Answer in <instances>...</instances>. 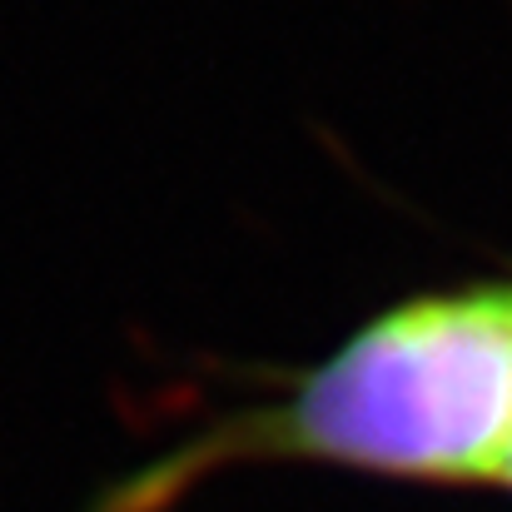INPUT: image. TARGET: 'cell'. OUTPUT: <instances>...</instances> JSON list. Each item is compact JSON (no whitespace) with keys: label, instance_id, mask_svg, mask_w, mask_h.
I'll return each mask as SVG.
<instances>
[{"label":"cell","instance_id":"cell-1","mask_svg":"<svg viewBox=\"0 0 512 512\" xmlns=\"http://www.w3.org/2000/svg\"><path fill=\"white\" fill-rule=\"evenodd\" d=\"M512 438V279L413 294L269 398L120 478L95 512H174L199 483L309 463L403 483H498Z\"/></svg>","mask_w":512,"mask_h":512},{"label":"cell","instance_id":"cell-2","mask_svg":"<svg viewBox=\"0 0 512 512\" xmlns=\"http://www.w3.org/2000/svg\"><path fill=\"white\" fill-rule=\"evenodd\" d=\"M498 483L512 488V438H508V453H503V468H498Z\"/></svg>","mask_w":512,"mask_h":512}]
</instances>
